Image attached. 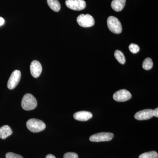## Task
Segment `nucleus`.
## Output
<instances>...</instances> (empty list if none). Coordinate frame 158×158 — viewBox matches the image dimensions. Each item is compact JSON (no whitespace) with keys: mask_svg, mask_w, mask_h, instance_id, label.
<instances>
[{"mask_svg":"<svg viewBox=\"0 0 158 158\" xmlns=\"http://www.w3.org/2000/svg\"><path fill=\"white\" fill-rule=\"evenodd\" d=\"M36 98L31 94H26L23 97L21 102L22 107L27 111L33 110L37 106Z\"/></svg>","mask_w":158,"mask_h":158,"instance_id":"obj_1","label":"nucleus"},{"mask_svg":"<svg viewBox=\"0 0 158 158\" xmlns=\"http://www.w3.org/2000/svg\"><path fill=\"white\" fill-rule=\"evenodd\" d=\"M28 129L33 133H38L45 129L46 124L42 120L37 118H31L27 122Z\"/></svg>","mask_w":158,"mask_h":158,"instance_id":"obj_2","label":"nucleus"},{"mask_svg":"<svg viewBox=\"0 0 158 158\" xmlns=\"http://www.w3.org/2000/svg\"><path fill=\"white\" fill-rule=\"evenodd\" d=\"M107 25L110 31L116 34H119L122 31L121 23L117 18L110 16L107 19Z\"/></svg>","mask_w":158,"mask_h":158,"instance_id":"obj_3","label":"nucleus"},{"mask_svg":"<svg viewBox=\"0 0 158 158\" xmlns=\"http://www.w3.org/2000/svg\"><path fill=\"white\" fill-rule=\"evenodd\" d=\"M77 22L83 27H90L94 25V19L89 14H81L77 18Z\"/></svg>","mask_w":158,"mask_h":158,"instance_id":"obj_4","label":"nucleus"},{"mask_svg":"<svg viewBox=\"0 0 158 158\" xmlns=\"http://www.w3.org/2000/svg\"><path fill=\"white\" fill-rule=\"evenodd\" d=\"M114 137V135L112 133H98L90 136L89 140L92 142L109 141L112 140Z\"/></svg>","mask_w":158,"mask_h":158,"instance_id":"obj_5","label":"nucleus"},{"mask_svg":"<svg viewBox=\"0 0 158 158\" xmlns=\"http://www.w3.org/2000/svg\"><path fill=\"white\" fill-rule=\"evenodd\" d=\"M65 4L69 9L75 11H81L85 9L86 6L84 0H66Z\"/></svg>","mask_w":158,"mask_h":158,"instance_id":"obj_6","label":"nucleus"},{"mask_svg":"<svg viewBox=\"0 0 158 158\" xmlns=\"http://www.w3.org/2000/svg\"><path fill=\"white\" fill-rule=\"evenodd\" d=\"M21 73L19 70H14L11 73L9 81H8L7 86L9 89L12 90L16 88L20 81Z\"/></svg>","mask_w":158,"mask_h":158,"instance_id":"obj_7","label":"nucleus"},{"mask_svg":"<svg viewBox=\"0 0 158 158\" xmlns=\"http://www.w3.org/2000/svg\"><path fill=\"white\" fill-rule=\"evenodd\" d=\"M132 95L129 91L126 89L118 90L114 94L113 98L114 100L118 102H124L129 100Z\"/></svg>","mask_w":158,"mask_h":158,"instance_id":"obj_8","label":"nucleus"},{"mask_svg":"<svg viewBox=\"0 0 158 158\" xmlns=\"http://www.w3.org/2000/svg\"><path fill=\"white\" fill-rule=\"evenodd\" d=\"M153 117V110L146 109L137 112L135 115V118L138 120H147Z\"/></svg>","mask_w":158,"mask_h":158,"instance_id":"obj_9","label":"nucleus"},{"mask_svg":"<svg viewBox=\"0 0 158 158\" xmlns=\"http://www.w3.org/2000/svg\"><path fill=\"white\" fill-rule=\"evenodd\" d=\"M30 70L32 76L34 78H38L42 73V65L38 61L34 60L31 62Z\"/></svg>","mask_w":158,"mask_h":158,"instance_id":"obj_10","label":"nucleus"},{"mask_svg":"<svg viewBox=\"0 0 158 158\" xmlns=\"http://www.w3.org/2000/svg\"><path fill=\"white\" fill-rule=\"evenodd\" d=\"M92 113L88 111H82L77 112L73 115V117L76 120L81 121H88L92 118Z\"/></svg>","mask_w":158,"mask_h":158,"instance_id":"obj_11","label":"nucleus"},{"mask_svg":"<svg viewBox=\"0 0 158 158\" xmlns=\"http://www.w3.org/2000/svg\"><path fill=\"white\" fill-rule=\"evenodd\" d=\"M126 0H113L111 3L112 9L116 11H122L125 6Z\"/></svg>","mask_w":158,"mask_h":158,"instance_id":"obj_12","label":"nucleus"},{"mask_svg":"<svg viewBox=\"0 0 158 158\" xmlns=\"http://www.w3.org/2000/svg\"><path fill=\"white\" fill-rule=\"evenodd\" d=\"M11 128L8 125H4L0 128V138L5 139L12 134Z\"/></svg>","mask_w":158,"mask_h":158,"instance_id":"obj_13","label":"nucleus"},{"mask_svg":"<svg viewBox=\"0 0 158 158\" xmlns=\"http://www.w3.org/2000/svg\"><path fill=\"white\" fill-rule=\"evenodd\" d=\"M48 4L53 11L58 12L61 9V5L58 0H47Z\"/></svg>","mask_w":158,"mask_h":158,"instance_id":"obj_14","label":"nucleus"},{"mask_svg":"<svg viewBox=\"0 0 158 158\" xmlns=\"http://www.w3.org/2000/svg\"><path fill=\"white\" fill-rule=\"evenodd\" d=\"M114 56L116 60L120 63V64H124L126 62V59L124 54L119 50H116L114 53Z\"/></svg>","mask_w":158,"mask_h":158,"instance_id":"obj_15","label":"nucleus"},{"mask_svg":"<svg viewBox=\"0 0 158 158\" xmlns=\"http://www.w3.org/2000/svg\"><path fill=\"white\" fill-rule=\"evenodd\" d=\"M158 153L155 151L144 153L139 156V158H158Z\"/></svg>","mask_w":158,"mask_h":158,"instance_id":"obj_16","label":"nucleus"},{"mask_svg":"<svg viewBox=\"0 0 158 158\" xmlns=\"http://www.w3.org/2000/svg\"><path fill=\"white\" fill-rule=\"evenodd\" d=\"M153 65V63L152 59L150 58H147L144 59L142 64V67L145 70H148L152 68Z\"/></svg>","mask_w":158,"mask_h":158,"instance_id":"obj_17","label":"nucleus"},{"mask_svg":"<svg viewBox=\"0 0 158 158\" xmlns=\"http://www.w3.org/2000/svg\"><path fill=\"white\" fill-rule=\"evenodd\" d=\"M130 51L133 54H136L140 51V48L137 44H131L129 47Z\"/></svg>","mask_w":158,"mask_h":158,"instance_id":"obj_18","label":"nucleus"},{"mask_svg":"<svg viewBox=\"0 0 158 158\" xmlns=\"http://www.w3.org/2000/svg\"><path fill=\"white\" fill-rule=\"evenodd\" d=\"M63 158H79V157L76 153L69 152L64 154Z\"/></svg>","mask_w":158,"mask_h":158,"instance_id":"obj_19","label":"nucleus"},{"mask_svg":"<svg viewBox=\"0 0 158 158\" xmlns=\"http://www.w3.org/2000/svg\"><path fill=\"white\" fill-rule=\"evenodd\" d=\"M6 158H23L22 156L12 152H8L6 154Z\"/></svg>","mask_w":158,"mask_h":158,"instance_id":"obj_20","label":"nucleus"},{"mask_svg":"<svg viewBox=\"0 0 158 158\" xmlns=\"http://www.w3.org/2000/svg\"><path fill=\"white\" fill-rule=\"evenodd\" d=\"M153 116L156 117H158V108H156L154 110H153Z\"/></svg>","mask_w":158,"mask_h":158,"instance_id":"obj_21","label":"nucleus"},{"mask_svg":"<svg viewBox=\"0 0 158 158\" xmlns=\"http://www.w3.org/2000/svg\"><path fill=\"white\" fill-rule=\"evenodd\" d=\"M5 23V19H4L2 17H0V27L3 25L4 23Z\"/></svg>","mask_w":158,"mask_h":158,"instance_id":"obj_22","label":"nucleus"},{"mask_svg":"<svg viewBox=\"0 0 158 158\" xmlns=\"http://www.w3.org/2000/svg\"><path fill=\"white\" fill-rule=\"evenodd\" d=\"M46 158H56V157L55 156H54L53 155L50 154L46 156Z\"/></svg>","mask_w":158,"mask_h":158,"instance_id":"obj_23","label":"nucleus"}]
</instances>
